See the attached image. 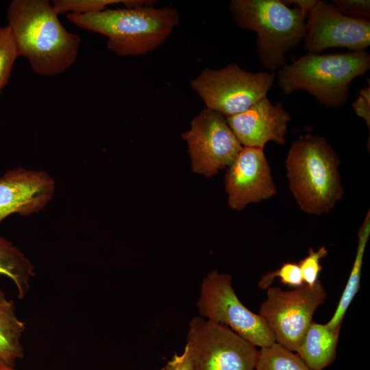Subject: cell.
Instances as JSON below:
<instances>
[{"mask_svg": "<svg viewBox=\"0 0 370 370\" xmlns=\"http://www.w3.org/2000/svg\"><path fill=\"white\" fill-rule=\"evenodd\" d=\"M369 69L366 51L306 53L277 71L278 86L284 94L304 90L320 105L341 108L347 102L352 81Z\"/></svg>", "mask_w": 370, "mask_h": 370, "instance_id": "obj_4", "label": "cell"}, {"mask_svg": "<svg viewBox=\"0 0 370 370\" xmlns=\"http://www.w3.org/2000/svg\"><path fill=\"white\" fill-rule=\"evenodd\" d=\"M0 370H17L14 367L8 366L0 361Z\"/></svg>", "mask_w": 370, "mask_h": 370, "instance_id": "obj_28", "label": "cell"}, {"mask_svg": "<svg viewBox=\"0 0 370 370\" xmlns=\"http://www.w3.org/2000/svg\"><path fill=\"white\" fill-rule=\"evenodd\" d=\"M1 91H0V94H1Z\"/></svg>", "mask_w": 370, "mask_h": 370, "instance_id": "obj_30", "label": "cell"}, {"mask_svg": "<svg viewBox=\"0 0 370 370\" xmlns=\"http://www.w3.org/2000/svg\"><path fill=\"white\" fill-rule=\"evenodd\" d=\"M255 370H313L300 358L278 343L260 348Z\"/></svg>", "mask_w": 370, "mask_h": 370, "instance_id": "obj_19", "label": "cell"}, {"mask_svg": "<svg viewBox=\"0 0 370 370\" xmlns=\"http://www.w3.org/2000/svg\"><path fill=\"white\" fill-rule=\"evenodd\" d=\"M352 108L356 114L363 119L370 128V83L360 90L358 98L352 103Z\"/></svg>", "mask_w": 370, "mask_h": 370, "instance_id": "obj_25", "label": "cell"}, {"mask_svg": "<svg viewBox=\"0 0 370 370\" xmlns=\"http://www.w3.org/2000/svg\"><path fill=\"white\" fill-rule=\"evenodd\" d=\"M277 277L280 278L282 284L295 288L304 284L298 264L287 262H284L280 269L269 271L263 275L258 282V287L262 290L267 289Z\"/></svg>", "mask_w": 370, "mask_h": 370, "instance_id": "obj_22", "label": "cell"}, {"mask_svg": "<svg viewBox=\"0 0 370 370\" xmlns=\"http://www.w3.org/2000/svg\"><path fill=\"white\" fill-rule=\"evenodd\" d=\"M341 328L330 329L312 321L295 352L312 369L323 370L336 357Z\"/></svg>", "mask_w": 370, "mask_h": 370, "instance_id": "obj_15", "label": "cell"}, {"mask_svg": "<svg viewBox=\"0 0 370 370\" xmlns=\"http://www.w3.org/2000/svg\"><path fill=\"white\" fill-rule=\"evenodd\" d=\"M229 10L240 28L257 34V58L269 72L286 64V53L304 40L306 16L283 1L232 0Z\"/></svg>", "mask_w": 370, "mask_h": 370, "instance_id": "obj_5", "label": "cell"}, {"mask_svg": "<svg viewBox=\"0 0 370 370\" xmlns=\"http://www.w3.org/2000/svg\"><path fill=\"white\" fill-rule=\"evenodd\" d=\"M283 2L287 4H295L296 7L300 9L304 15L306 16L312 11V10L317 5L319 0H286Z\"/></svg>", "mask_w": 370, "mask_h": 370, "instance_id": "obj_27", "label": "cell"}, {"mask_svg": "<svg viewBox=\"0 0 370 370\" xmlns=\"http://www.w3.org/2000/svg\"><path fill=\"white\" fill-rule=\"evenodd\" d=\"M55 192L53 178L43 171L18 167L0 177V223L12 214L39 212Z\"/></svg>", "mask_w": 370, "mask_h": 370, "instance_id": "obj_13", "label": "cell"}, {"mask_svg": "<svg viewBox=\"0 0 370 370\" xmlns=\"http://www.w3.org/2000/svg\"><path fill=\"white\" fill-rule=\"evenodd\" d=\"M327 254L328 250L325 246H321L317 251L312 247L309 248L308 256L297 263L304 284L312 286L319 280V275L322 269L320 260Z\"/></svg>", "mask_w": 370, "mask_h": 370, "instance_id": "obj_23", "label": "cell"}, {"mask_svg": "<svg viewBox=\"0 0 370 370\" xmlns=\"http://www.w3.org/2000/svg\"><path fill=\"white\" fill-rule=\"evenodd\" d=\"M58 15L48 0H13L7 10L19 56L42 76L64 72L78 54L80 36L67 31Z\"/></svg>", "mask_w": 370, "mask_h": 370, "instance_id": "obj_1", "label": "cell"}, {"mask_svg": "<svg viewBox=\"0 0 370 370\" xmlns=\"http://www.w3.org/2000/svg\"><path fill=\"white\" fill-rule=\"evenodd\" d=\"M225 186L227 204L236 210L275 196L277 188L264 149L243 147L228 166Z\"/></svg>", "mask_w": 370, "mask_h": 370, "instance_id": "obj_12", "label": "cell"}, {"mask_svg": "<svg viewBox=\"0 0 370 370\" xmlns=\"http://www.w3.org/2000/svg\"><path fill=\"white\" fill-rule=\"evenodd\" d=\"M25 323L15 314L14 303L8 300L0 289V361L14 367L17 359L24 356L20 338Z\"/></svg>", "mask_w": 370, "mask_h": 370, "instance_id": "obj_16", "label": "cell"}, {"mask_svg": "<svg viewBox=\"0 0 370 370\" xmlns=\"http://www.w3.org/2000/svg\"><path fill=\"white\" fill-rule=\"evenodd\" d=\"M275 73H251L236 63L213 69L205 68L190 82L191 88L206 108L224 116L243 112L267 97L275 79Z\"/></svg>", "mask_w": 370, "mask_h": 370, "instance_id": "obj_6", "label": "cell"}, {"mask_svg": "<svg viewBox=\"0 0 370 370\" xmlns=\"http://www.w3.org/2000/svg\"><path fill=\"white\" fill-rule=\"evenodd\" d=\"M19 57L10 27H0V91L10 79L12 67Z\"/></svg>", "mask_w": 370, "mask_h": 370, "instance_id": "obj_21", "label": "cell"}, {"mask_svg": "<svg viewBox=\"0 0 370 370\" xmlns=\"http://www.w3.org/2000/svg\"><path fill=\"white\" fill-rule=\"evenodd\" d=\"M160 370H166L164 367L162 368Z\"/></svg>", "mask_w": 370, "mask_h": 370, "instance_id": "obj_29", "label": "cell"}, {"mask_svg": "<svg viewBox=\"0 0 370 370\" xmlns=\"http://www.w3.org/2000/svg\"><path fill=\"white\" fill-rule=\"evenodd\" d=\"M243 147L264 149L270 141L286 143L290 114L278 101L275 105L265 97L242 113L225 117Z\"/></svg>", "mask_w": 370, "mask_h": 370, "instance_id": "obj_14", "label": "cell"}, {"mask_svg": "<svg viewBox=\"0 0 370 370\" xmlns=\"http://www.w3.org/2000/svg\"><path fill=\"white\" fill-rule=\"evenodd\" d=\"M332 3L347 17L370 20L369 0H333Z\"/></svg>", "mask_w": 370, "mask_h": 370, "instance_id": "obj_24", "label": "cell"}, {"mask_svg": "<svg viewBox=\"0 0 370 370\" xmlns=\"http://www.w3.org/2000/svg\"><path fill=\"white\" fill-rule=\"evenodd\" d=\"M34 267L21 250L0 236V275L11 279L23 299L29 288V280L34 276Z\"/></svg>", "mask_w": 370, "mask_h": 370, "instance_id": "obj_18", "label": "cell"}, {"mask_svg": "<svg viewBox=\"0 0 370 370\" xmlns=\"http://www.w3.org/2000/svg\"><path fill=\"white\" fill-rule=\"evenodd\" d=\"M196 306L199 316L229 328L256 347H266L275 343L264 319L238 299L229 274L217 270L208 273L201 284Z\"/></svg>", "mask_w": 370, "mask_h": 370, "instance_id": "obj_7", "label": "cell"}, {"mask_svg": "<svg viewBox=\"0 0 370 370\" xmlns=\"http://www.w3.org/2000/svg\"><path fill=\"white\" fill-rule=\"evenodd\" d=\"M338 156L318 134L299 136L291 143L285 165L291 193L307 214L328 213L343 196Z\"/></svg>", "mask_w": 370, "mask_h": 370, "instance_id": "obj_3", "label": "cell"}, {"mask_svg": "<svg viewBox=\"0 0 370 370\" xmlns=\"http://www.w3.org/2000/svg\"><path fill=\"white\" fill-rule=\"evenodd\" d=\"M304 41L306 53L336 47L365 51L370 45V20L347 17L333 3L319 0L308 15Z\"/></svg>", "mask_w": 370, "mask_h": 370, "instance_id": "obj_11", "label": "cell"}, {"mask_svg": "<svg viewBox=\"0 0 370 370\" xmlns=\"http://www.w3.org/2000/svg\"><path fill=\"white\" fill-rule=\"evenodd\" d=\"M75 25L105 36L108 49L119 56L147 54L160 46L180 21L172 7L147 5L106 9L88 14H67Z\"/></svg>", "mask_w": 370, "mask_h": 370, "instance_id": "obj_2", "label": "cell"}, {"mask_svg": "<svg viewBox=\"0 0 370 370\" xmlns=\"http://www.w3.org/2000/svg\"><path fill=\"white\" fill-rule=\"evenodd\" d=\"M369 235L370 211L369 210L358 232L356 254L346 286L334 314L325 323L331 330L341 328L344 316L359 290L363 258Z\"/></svg>", "mask_w": 370, "mask_h": 370, "instance_id": "obj_17", "label": "cell"}, {"mask_svg": "<svg viewBox=\"0 0 370 370\" xmlns=\"http://www.w3.org/2000/svg\"><path fill=\"white\" fill-rule=\"evenodd\" d=\"M193 172L211 177L228 167L243 149L223 114L204 108L182 134Z\"/></svg>", "mask_w": 370, "mask_h": 370, "instance_id": "obj_10", "label": "cell"}, {"mask_svg": "<svg viewBox=\"0 0 370 370\" xmlns=\"http://www.w3.org/2000/svg\"><path fill=\"white\" fill-rule=\"evenodd\" d=\"M151 1L146 0H54L52 5L58 14H88L101 12L114 4L123 3L127 8L149 5Z\"/></svg>", "mask_w": 370, "mask_h": 370, "instance_id": "obj_20", "label": "cell"}, {"mask_svg": "<svg viewBox=\"0 0 370 370\" xmlns=\"http://www.w3.org/2000/svg\"><path fill=\"white\" fill-rule=\"evenodd\" d=\"M166 370H194L191 353L188 345H186L181 354H175L165 367Z\"/></svg>", "mask_w": 370, "mask_h": 370, "instance_id": "obj_26", "label": "cell"}, {"mask_svg": "<svg viewBox=\"0 0 370 370\" xmlns=\"http://www.w3.org/2000/svg\"><path fill=\"white\" fill-rule=\"evenodd\" d=\"M326 297L320 280L312 286L304 284L290 291L269 287L258 314L272 331L275 342L295 352L315 310Z\"/></svg>", "mask_w": 370, "mask_h": 370, "instance_id": "obj_8", "label": "cell"}, {"mask_svg": "<svg viewBox=\"0 0 370 370\" xmlns=\"http://www.w3.org/2000/svg\"><path fill=\"white\" fill-rule=\"evenodd\" d=\"M186 345L194 370H255L256 347L229 328L201 316L190 321Z\"/></svg>", "mask_w": 370, "mask_h": 370, "instance_id": "obj_9", "label": "cell"}]
</instances>
